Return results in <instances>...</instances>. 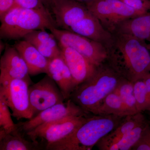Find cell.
I'll list each match as a JSON object with an SVG mask.
<instances>
[{
	"mask_svg": "<svg viewBox=\"0 0 150 150\" xmlns=\"http://www.w3.org/2000/svg\"><path fill=\"white\" fill-rule=\"evenodd\" d=\"M105 46L106 62L120 75L134 82L150 73V51L147 42L118 31L111 33Z\"/></svg>",
	"mask_w": 150,
	"mask_h": 150,
	"instance_id": "6da1fadb",
	"label": "cell"
},
{
	"mask_svg": "<svg viewBox=\"0 0 150 150\" xmlns=\"http://www.w3.org/2000/svg\"><path fill=\"white\" fill-rule=\"evenodd\" d=\"M123 79L106 61L97 67L91 77L77 86L70 98L86 112L93 113Z\"/></svg>",
	"mask_w": 150,
	"mask_h": 150,
	"instance_id": "7a4b0ae2",
	"label": "cell"
},
{
	"mask_svg": "<svg viewBox=\"0 0 150 150\" xmlns=\"http://www.w3.org/2000/svg\"><path fill=\"white\" fill-rule=\"evenodd\" d=\"M126 117V116H125ZM125 117L115 115H95L64 139L46 148L51 150H90L113 131Z\"/></svg>",
	"mask_w": 150,
	"mask_h": 150,
	"instance_id": "3957f363",
	"label": "cell"
},
{
	"mask_svg": "<svg viewBox=\"0 0 150 150\" xmlns=\"http://www.w3.org/2000/svg\"><path fill=\"white\" fill-rule=\"evenodd\" d=\"M0 20V37L5 40H19L33 30L55 27L49 14L19 6L12 8Z\"/></svg>",
	"mask_w": 150,
	"mask_h": 150,
	"instance_id": "277c9868",
	"label": "cell"
},
{
	"mask_svg": "<svg viewBox=\"0 0 150 150\" xmlns=\"http://www.w3.org/2000/svg\"><path fill=\"white\" fill-rule=\"evenodd\" d=\"M86 6L110 33L124 21L143 15L121 0H94Z\"/></svg>",
	"mask_w": 150,
	"mask_h": 150,
	"instance_id": "5b68a950",
	"label": "cell"
},
{
	"mask_svg": "<svg viewBox=\"0 0 150 150\" xmlns=\"http://www.w3.org/2000/svg\"><path fill=\"white\" fill-rule=\"evenodd\" d=\"M31 84L21 79L0 81V96L2 97L11 110L12 115L18 120L33 117L29 94Z\"/></svg>",
	"mask_w": 150,
	"mask_h": 150,
	"instance_id": "8992f818",
	"label": "cell"
},
{
	"mask_svg": "<svg viewBox=\"0 0 150 150\" xmlns=\"http://www.w3.org/2000/svg\"><path fill=\"white\" fill-rule=\"evenodd\" d=\"M49 30L55 36L59 45L75 49L96 67L107 60V50L101 43L67 30L52 27Z\"/></svg>",
	"mask_w": 150,
	"mask_h": 150,
	"instance_id": "52a82bcc",
	"label": "cell"
},
{
	"mask_svg": "<svg viewBox=\"0 0 150 150\" xmlns=\"http://www.w3.org/2000/svg\"><path fill=\"white\" fill-rule=\"evenodd\" d=\"M88 118V116L83 115L69 116L43 124L26 134L33 142L37 144V139L38 138L46 141V149L69 137Z\"/></svg>",
	"mask_w": 150,
	"mask_h": 150,
	"instance_id": "ba28073f",
	"label": "cell"
},
{
	"mask_svg": "<svg viewBox=\"0 0 150 150\" xmlns=\"http://www.w3.org/2000/svg\"><path fill=\"white\" fill-rule=\"evenodd\" d=\"M46 8L55 27L67 30L91 13L85 5L74 0H48Z\"/></svg>",
	"mask_w": 150,
	"mask_h": 150,
	"instance_id": "9c48e42d",
	"label": "cell"
},
{
	"mask_svg": "<svg viewBox=\"0 0 150 150\" xmlns=\"http://www.w3.org/2000/svg\"><path fill=\"white\" fill-rule=\"evenodd\" d=\"M28 90L33 116L65 100L57 84L47 74L37 83L30 85Z\"/></svg>",
	"mask_w": 150,
	"mask_h": 150,
	"instance_id": "30bf717a",
	"label": "cell"
},
{
	"mask_svg": "<svg viewBox=\"0 0 150 150\" xmlns=\"http://www.w3.org/2000/svg\"><path fill=\"white\" fill-rule=\"evenodd\" d=\"M88 112L69 99L66 103H59L41 111L31 119L18 123V130L25 134L38 126L72 116H88Z\"/></svg>",
	"mask_w": 150,
	"mask_h": 150,
	"instance_id": "8fae6325",
	"label": "cell"
},
{
	"mask_svg": "<svg viewBox=\"0 0 150 150\" xmlns=\"http://www.w3.org/2000/svg\"><path fill=\"white\" fill-rule=\"evenodd\" d=\"M0 81L21 79L31 84L29 71L24 59L14 46L6 44L0 60Z\"/></svg>",
	"mask_w": 150,
	"mask_h": 150,
	"instance_id": "7c38bea8",
	"label": "cell"
},
{
	"mask_svg": "<svg viewBox=\"0 0 150 150\" xmlns=\"http://www.w3.org/2000/svg\"><path fill=\"white\" fill-rule=\"evenodd\" d=\"M59 46L61 55L69 69L76 86L91 77L97 67L75 49L67 46Z\"/></svg>",
	"mask_w": 150,
	"mask_h": 150,
	"instance_id": "4fadbf2b",
	"label": "cell"
},
{
	"mask_svg": "<svg viewBox=\"0 0 150 150\" xmlns=\"http://www.w3.org/2000/svg\"><path fill=\"white\" fill-rule=\"evenodd\" d=\"M46 74L57 84L65 100L69 99L76 86L62 55L49 60Z\"/></svg>",
	"mask_w": 150,
	"mask_h": 150,
	"instance_id": "5bb4252c",
	"label": "cell"
},
{
	"mask_svg": "<svg viewBox=\"0 0 150 150\" xmlns=\"http://www.w3.org/2000/svg\"><path fill=\"white\" fill-rule=\"evenodd\" d=\"M69 30L99 42L105 47L110 42L112 36L111 33L105 29L91 13L72 25Z\"/></svg>",
	"mask_w": 150,
	"mask_h": 150,
	"instance_id": "9a60e30c",
	"label": "cell"
},
{
	"mask_svg": "<svg viewBox=\"0 0 150 150\" xmlns=\"http://www.w3.org/2000/svg\"><path fill=\"white\" fill-rule=\"evenodd\" d=\"M13 46L25 61L30 75L47 74L49 60L40 54L31 43L24 40L17 41Z\"/></svg>",
	"mask_w": 150,
	"mask_h": 150,
	"instance_id": "2e32d148",
	"label": "cell"
},
{
	"mask_svg": "<svg viewBox=\"0 0 150 150\" xmlns=\"http://www.w3.org/2000/svg\"><path fill=\"white\" fill-rule=\"evenodd\" d=\"M147 121L142 112L127 115L115 129L98 143L96 144L99 150H105L108 146L123 135Z\"/></svg>",
	"mask_w": 150,
	"mask_h": 150,
	"instance_id": "e0dca14e",
	"label": "cell"
},
{
	"mask_svg": "<svg viewBox=\"0 0 150 150\" xmlns=\"http://www.w3.org/2000/svg\"><path fill=\"white\" fill-rule=\"evenodd\" d=\"M115 31L133 35L147 43L150 42V12L124 21L118 25Z\"/></svg>",
	"mask_w": 150,
	"mask_h": 150,
	"instance_id": "ac0fdd59",
	"label": "cell"
},
{
	"mask_svg": "<svg viewBox=\"0 0 150 150\" xmlns=\"http://www.w3.org/2000/svg\"><path fill=\"white\" fill-rule=\"evenodd\" d=\"M38 145L24 139L19 130L8 134L0 129V150H37Z\"/></svg>",
	"mask_w": 150,
	"mask_h": 150,
	"instance_id": "d6986e66",
	"label": "cell"
},
{
	"mask_svg": "<svg viewBox=\"0 0 150 150\" xmlns=\"http://www.w3.org/2000/svg\"><path fill=\"white\" fill-rule=\"evenodd\" d=\"M92 114L94 115H115L121 117L130 115L120 96L114 91L104 98Z\"/></svg>",
	"mask_w": 150,
	"mask_h": 150,
	"instance_id": "ffe728a7",
	"label": "cell"
},
{
	"mask_svg": "<svg viewBox=\"0 0 150 150\" xmlns=\"http://www.w3.org/2000/svg\"><path fill=\"white\" fill-rule=\"evenodd\" d=\"M150 124L148 121L137 126L108 146L105 150H132Z\"/></svg>",
	"mask_w": 150,
	"mask_h": 150,
	"instance_id": "44dd1931",
	"label": "cell"
},
{
	"mask_svg": "<svg viewBox=\"0 0 150 150\" xmlns=\"http://www.w3.org/2000/svg\"><path fill=\"white\" fill-rule=\"evenodd\" d=\"M114 91L120 96L130 115L139 112L137 108L134 95V82L124 78Z\"/></svg>",
	"mask_w": 150,
	"mask_h": 150,
	"instance_id": "7402d4cb",
	"label": "cell"
},
{
	"mask_svg": "<svg viewBox=\"0 0 150 150\" xmlns=\"http://www.w3.org/2000/svg\"><path fill=\"white\" fill-rule=\"evenodd\" d=\"M24 40L30 43L38 42L56 49H60L58 41L54 34L46 30H37L27 33L23 37Z\"/></svg>",
	"mask_w": 150,
	"mask_h": 150,
	"instance_id": "603a6c76",
	"label": "cell"
},
{
	"mask_svg": "<svg viewBox=\"0 0 150 150\" xmlns=\"http://www.w3.org/2000/svg\"><path fill=\"white\" fill-rule=\"evenodd\" d=\"M134 92L138 110L139 112H150V97L143 79L134 82Z\"/></svg>",
	"mask_w": 150,
	"mask_h": 150,
	"instance_id": "cb8c5ba5",
	"label": "cell"
},
{
	"mask_svg": "<svg viewBox=\"0 0 150 150\" xmlns=\"http://www.w3.org/2000/svg\"><path fill=\"white\" fill-rule=\"evenodd\" d=\"M9 108L2 97L0 96V129L8 134L18 130L17 124L14 123Z\"/></svg>",
	"mask_w": 150,
	"mask_h": 150,
	"instance_id": "d4e9b609",
	"label": "cell"
},
{
	"mask_svg": "<svg viewBox=\"0 0 150 150\" xmlns=\"http://www.w3.org/2000/svg\"><path fill=\"white\" fill-rule=\"evenodd\" d=\"M124 4L139 12L142 14L150 12L149 0H121Z\"/></svg>",
	"mask_w": 150,
	"mask_h": 150,
	"instance_id": "484cf974",
	"label": "cell"
},
{
	"mask_svg": "<svg viewBox=\"0 0 150 150\" xmlns=\"http://www.w3.org/2000/svg\"><path fill=\"white\" fill-rule=\"evenodd\" d=\"M31 43L37 48L40 54L48 60L54 59L61 55V49L59 50L56 49L38 42Z\"/></svg>",
	"mask_w": 150,
	"mask_h": 150,
	"instance_id": "4316f807",
	"label": "cell"
},
{
	"mask_svg": "<svg viewBox=\"0 0 150 150\" xmlns=\"http://www.w3.org/2000/svg\"><path fill=\"white\" fill-rule=\"evenodd\" d=\"M17 4L24 8L33 9L48 13V10L43 4L41 0H15ZM51 16V15H50Z\"/></svg>",
	"mask_w": 150,
	"mask_h": 150,
	"instance_id": "83f0119b",
	"label": "cell"
},
{
	"mask_svg": "<svg viewBox=\"0 0 150 150\" xmlns=\"http://www.w3.org/2000/svg\"><path fill=\"white\" fill-rule=\"evenodd\" d=\"M132 150H150V124Z\"/></svg>",
	"mask_w": 150,
	"mask_h": 150,
	"instance_id": "f1b7e54d",
	"label": "cell"
},
{
	"mask_svg": "<svg viewBox=\"0 0 150 150\" xmlns=\"http://www.w3.org/2000/svg\"><path fill=\"white\" fill-rule=\"evenodd\" d=\"M16 6H18L15 0H0V18Z\"/></svg>",
	"mask_w": 150,
	"mask_h": 150,
	"instance_id": "f546056e",
	"label": "cell"
},
{
	"mask_svg": "<svg viewBox=\"0 0 150 150\" xmlns=\"http://www.w3.org/2000/svg\"><path fill=\"white\" fill-rule=\"evenodd\" d=\"M143 80L144 82L147 90L150 97V73L147 75Z\"/></svg>",
	"mask_w": 150,
	"mask_h": 150,
	"instance_id": "4dcf8cb0",
	"label": "cell"
},
{
	"mask_svg": "<svg viewBox=\"0 0 150 150\" xmlns=\"http://www.w3.org/2000/svg\"><path fill=\"white\" fill-rule=\"evenodd\" d=\"M74 1H76L78 2L81 3V4H83L86 6L89 4L90 3L93 1L94 0H74Z\"/></svg>",
	"mask_w": 150,
	"mask_h": 150,
	"instance_id": "1f68e13d",
	"label": "cell"
},
{
	"mask_svg": "<svg viewBox=\"0 0 150 150\" xmlns=\"http://www.w3.org/2000/svg\"><path fill=\"white\" fill-rule=\"evenodd\" d=\"M6 45H5L4 43H3L2 41H1V52H2L3 50L5 49Z\"/></svg>",
	"mask_w": 150,
	"mask_h": 150,
	"instance_id": "d6a6232c",
	"label": "cell"
},
{
	"mask_svg": "<svg viewBox=\"0 0 150 150\" xmlns=\"http://www.w3.org/2000/svg\"><path fill=\"white\" fill-rule=\"evenodd\" d=\"M41 1H42V2H43V4L44 5V6H45L46 7V6L47 5V1H48V0H41Z\"/></svg>",
	"mask_w": 150,
	"mask_h": 150,
	"instance_id": "836d02e7",
	"label": "cell"
},
{
	"mask_svg": "<svg viewBox=\"0 0 150 150\" xmlns=\"http://www.w3.org/2000/svg\"><path fill=\"white\" fill-rule=\"evenodd\" d=\"M146 46L148 48V49H149L150 51V42H149V43H146Z\"/></svg>",
	"mask_w": 150,
	"mask_h": 150,
	"instance_id": "e575fe53",
	"label": "cell"
},
{
	"mask_svg": "<svg viewBox=\"0 0 150 150\" xmlns=\"http://www.w3.org/2000/svg\"><path fill=\"white\" fill-rule=\"evenodd\" d=\"M149 1H150V0H149Z\"/></svg>",
	"mask_w": 150,
	"mask_h": 150,
	"instance_id": "d590c367",
	"label": "cell"
}]
</instances>
